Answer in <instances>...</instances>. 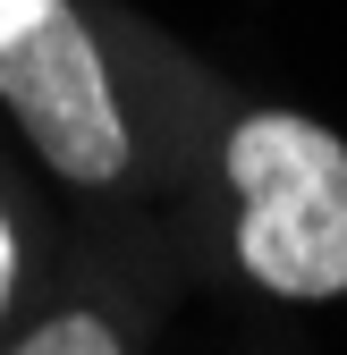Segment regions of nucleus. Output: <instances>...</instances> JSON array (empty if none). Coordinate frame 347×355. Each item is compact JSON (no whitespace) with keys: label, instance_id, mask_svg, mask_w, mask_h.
I'll return each instance as SVG.
<instances>
[{"label":"nucleus","instance_id":"1","mask_svg":"<svg viewBox=\"0 0 347 355\" xmlns=\"http://www.w3.org/2000/svg\"><path fill=\"white\" fill-rule=\"evenodd\" d=\"M229 254L280 304L347 296V144L305 110H237L221 127Z\"/></svg>","mask_w":347,"mask_h":355},{"label":"nucleus","instance_id":"2","mask_svg":"<svg viewBox=\"0 0 347 355\" xmlns=\"http://www.w3.org/2000/svg\"><path fill=\"white\" fill-rule=\"evenodd\" d=\"M0 110L26 136L34 169L60 178L68 195H127L144 178V127L127 76L76 0H60L26 42L0 51Z\"/></svg>","mask_w":347,"mask_h":355},{"label":"nucleus","instance_id":"3","mask_svg":"<svg viewBox=\"0 0 347 355\" xmlns=\"http://www.w3.org/2000/svg\"><path fill=\"white\" fill-rule=\"evenodd\" d=\"M0 355H136V338H127V322L110 313V304H51V313L34 322H9L0 330Z\"/></svg>","mask_w":347,"mask_h":355},{"label":"nucleus","instance_id":"4","mask_svg":"<svg viewBox=\"0 0 347 355\" xmlns=\"http://www.w3.org/2000/svg\"><path fill=\"white\" fill-rule=\"evenodd\" d=\"M17 296H26V220H17L9 187H0V330L17 322Z\"/></svg>","mask_w":347,"mask_h":355},{"label":"nucleus","instance_id":"5","mask_svg":"<svg viewBox=\"0 0 347 355\" xmlns=\"http://www.w3.org/2000/svg\"><path fill=\"white\" fill-rule=\"evenodd\" d=\"M51 9H60V0H0V51H9V42H26Z\"/></svg>","mask_w":347,"mask_h":355}]
</instances>
